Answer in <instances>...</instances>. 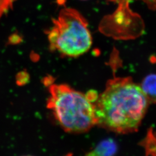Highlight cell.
I'll list each match as a JSON object with an SVG mask.
<instances>
[{
  "mask_svg": "<svg viewBox=\"0 0 156 156\" xmlns=\"http://www.w3.org/2000/svg\"><path fill=\"white\" fill-rule=\"evenodd\" d=\"M129 1L131 0H128ZM144 1L151 10H156V0H141Z\"/></svg>",
  "mask_w": 156,
  "mask_h": 156,
  "instance_id": "7",
  "label": "cell"
},
{
  "mask_svg": "<svg viewBox=\"0 0 156 156\" xmlns=\"http://www.w3.org/2000/svg\"><path fill=\"white\" fill-rule=\"evenodd\" d=\"M65 156H73V154H71V153H68V154H67Z\"/></svg>",
  "mask_w": 156,
  "mask_h": 156,
  "instance_id": "8",
  "label": "cell"
},
{
  "mask_svg": "<svg viewBox=\"0 0 156 156\" xmlns=\"http://www.w3.org/2000/svg\"><path fill=\"white\" fill-rule=\"evenodd\" d=\"M16 0H0V18L12 8Z\"/></svg>",
  "mask_w": 156,
  "mask_h": 156,
  "instance_id": "6",
  "label": "cell"
},
{
  "mask_svg": "<svg viewBox=\"0 0 156 156\" xmlns=\"http://www.w3.org/2000/svg\"><path fill=\"white\" fill-rule=\"evenodd\" d=\"M49 89L47 106L65 131L81 134L97 126L94 102L97 94L94 91L85 94L62 84H53Z\"/></svg>",
  "mask_w": 156,
  "mask_h": 156,
  "instance_id": "2",
  "label": "cell"
},
{
  "mask_svg": "<svg viewBox=\"0 0 156 156\" xmlns=\"http://www.w3.org/2000/svg\"><path fill=\"white\" fill-rule=\"evenodd\" d=\"M140 85L131 77L109 79L94 102L97 126L119 134L138 130L149 106Z\"/></svg>",
  "mask_w": 156,
  "mask_h": 156,
  "instance_id": "1",
  "label": "cell"
},
{
  "mask_svg": "<svg viewBox=\"0 0 156 156\" xmlns=\"http://www.w3.org/2000/svg\"><path fill=\"white\" fill-rule=\"evenodd\" d=\"M53 24L48 33L51 51L62 56L77 57L90 49L93 38L88 22L77 10L70 8L62 9Z\"/></svg>",
  "mask_w": 156,
  "mask_h": 156,
  "instance_id": "3",
  "label": "cell"
},
{
  "mask_svg": "<svg viewBox=\"0 0 156 156\" xmlns=\"http://www.w3.org/2000/svg\"><path fill=\"white\" fill-rule=\"evenodd\" d=\"M117 145L112 139L103 140L85 156H113L117 152Z\"/></svg>",
  "mask_w": 156,
  "mask_h": 156,
  "instance_id": "4",
  "label": "cell"
},
{
  "mask_svg": "<svg viewBox=\"0 0 156 156\" xmlns=\"http://www.w3.org/2000/svg\"></svg>",
  "mask_w": 156,
  "mask_h": 156,
  "instance_id": "10",
  "label": "cell"
},
{
  "mask_svg": "<svg viewBox=\"0 0 156 156\" xmlns=\"http://www.w3.org/2000/svg\"><path fill=\"white\" fill-rule=\"evenodd\" d=\"M82 1H86V0H82Z\"/></svg>",
  "mask_w": 156,
  "mask_h": 156,
  "instance_id": "9",
  "label": "cell"
},
{
  "mask_svg": "<svg viewBox=\"0 0 156 156\" xmlns=\"http://www.w3.org/2000/svg\"><path fill=\"white\" fill-rule=\"evenodd\" d=\"M140 88L149 104H156V74L151 73L143 79Z\"/></svg>",
  "mask_w": 156,
  "mask_h": 156,
  "instance_id": "5",
  "label": "cell"
}]
</instances>
